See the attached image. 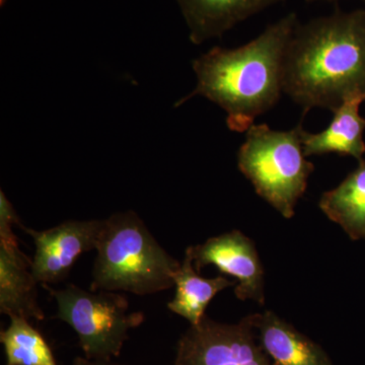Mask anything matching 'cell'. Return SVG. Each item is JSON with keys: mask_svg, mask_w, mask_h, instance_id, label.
<instances>
[{"mask_svg": "<svg viewBox=\"0 0 365 365\" xmlns=\"http://www.w3.org/2000/svg\"><path fill=\"white\" fill-rule=\"evenodd\" d=\"M6 365H57L51 348L29 319L11 317V324L0 333Z\"/></svg>", "mask_w": 365, "mask_h": 365, "instance_id": "9a60e30c", "label": "cell"}, {"mask_svg": "<svg viewBox=\"0 0 365 365\" xmlns=\"http://www.w3.org/2000/svg\"><path fill=\"white\" fill-rule=\"evenodd\" d=\"M190 31V40L201 44L222 37L235 25L284 0H176Z\"/></svg>", "mask_w": 365, "mask_h": 365, "instance_id": "9c48e42d", "label": "cell"}, {"mask_svg": "<svg viewBox=\"0 0 365 365\" xmlns=\"http://www.w3.org/2000/svg\"><path fill=\"white\" fill-rule=\"evenodd\" d=\"M177 290L174 299L168 304L173 313L179 314L191 324L198 325L211 300L225 288L234 287L237 281L220 275L215 278H203L194 268L193 262L185 256L181 267L174 277Z\"/></svg>", "mask_w": 365, "mask_h": 365, "instance_id": "5bb4252c", "label": "cell"}, {"mask_svg": "<svg viewBox=\"0 0 365 365\" xmlns=\"http://www.w3.org/2000/svg\"><path fill=\"white\" fill-rule=\"evenodd\" d=\"M57 302L55 318L76 331L86 359L112 360L122 351L131 329L143 323L144 314L129 312L128 300L115 292H88L74 284L63 289L43 285Z\"/></svg>", "mask_w": 365, "mask_h": 365, "instance_id": "5b68a950", "label": "cell"}, {"mask_svg": "<svg viewBox=\"0 0 365 365\" xmlns=\"http://www.w3.org/2000/svg\"><path fill=\"white\" fill-rule=\"evenodd\" d=\"M32 260L18 242H0V313L43 321L45 314L38 304V284L31 271Z\"/></svg>", "mask_w": 365, "mask_h": 365, "instance_id": "8fae6325", "label": "cell"}, {"mask_svg": "<svg viewBox=\"0 0 365 365\" xmlns=\"http://www.w3.org/2000/svg\"><path fill=\"white\" fill-rule=\"evenodd\" d=\"M307 2H317V1H328V2H336L339 1V0H306ZM362 1L365 2V0H362Z\"/></svg>", "mask_w": 365, "mask_h": 365, "instance_id": "ac0fdd59", "label": "cell"}, {"mask_svg": "<svg viewBox=\"0 0 365 365\" xmlns=\"http://www.w3.org/2000/svg\"><path fill=\"white\" fill-rule=\"evenodd\" d=\"M365 101V93L348 98L334 111L328 128L319 133H302V144L306 157L337 153L364 160L365 118L360 116L359 107Z\"/></svg>", "mask_w": 365, "mask_h": 365, "instance_id": "7c38bea8", "label": "cell"}, {"mask_svg": "<svg viewBox=\"0 0 365 365\" xmlns=\"http://www.w3.org/2000/svg\"><path fill=\"white\" fill-rule=\"evenodd\" d=\"M283 91L304 116L314 108L334 112L365 93V11L299 23L285 54Z\"/></svg>", "mask_w": 365, "mask_h": 365, "instance_id": "6da1fadb", "label": "cell"}, {"mask_svg": "<svg viewBox=\"0 0 365 365\" xmlns=\"http://www.w3.org/2000/svg\"><path fill=\"white\" fill-rule=\"evenodd\" d=\"M255 330L272 365H333L318 343L273 312L255 314Z\"/></svg>", "mask_w": 365, "mask_h": 365, "instance_id": "30bf717a", "label": "cell"}, {"mask_svg": "<svg viewBox=\"0 0 365 365\" xmlns=\"http://www.w3.org/2000/svg\"><path fill=\"white\" fill-rule=\"evenodd\" d=\"M104 220H67L49 230L24 227L35 242L31 264L34 278L48 285L66 280L74 263L86 252L97 248Z\"/></svg>", "mask_w": 365, "mask_h": 365, "instance_id": "52a82bcc", "label": "cell"}, {"mask_svg": "<svg viewBox=\"0 0 365 365\" xmlns=\"http://www.w3.org/2000/svg\"><path fill=\"white\" fill-rule=\"evenodd\" d=\"M319 207L353 241L365 240V158L344 181L321 196Z\"/></svg>", "mask_w": 365, "mask_h": 365, "instance_id": "4fadbf2b", "label": "cell"}, {"mask_svg": "<svg viewBox=\"0 0 365 365\" xmlns=\"http://www.w3.org/2000/svg\"><path fill=\"white\" fill-rule=\"evenodd\" d=\"M172 365H272L255 330V314L237 324L204 316L190 326L179 342Z\"/></svg>", "mask_w": 365, "mask_h": 365, "instance_id": "8992f818", "label": "cell"}, {"mask_svg": "<svg viewBox=\"0 0 365 365\" xmlns=\"http://www.w3.org/2000/svg\"><path fill=\"white\" fill-rule=\"evenodd\" d=\"M302 121L292 130H273L254 124L237 153V165L255 191L287 220L307 191L314 165L307 160Z\"/></svg>", "mask_w": 365, "mask_h": 365, "instance_id": "277c9868", "label": "cell"}, {"mask_svg": "<svg viewBox=\"0 0 365 365\" xmlns=\"http://www.w3.org/2000/svg\"><path fill=\"white\" fill-rule=\"evenodd\" d=\"M73 365H123L115 364L112 360H95L88 359L86 357H76L73 360Z\"/></svg>", "mask_w": 365, "mask_h": 365, "instance_id": "e0dca14e", "label": "cell"}, {"mask_svg": "<svg viewBox=\"0 0 365 365\" xmlns=\"http://www.w3.org/2000/svg\"><path fill=\"white\" fill-rule=\"evenodd\" d=\"M14 225L24 228L20 218L14 210L13 204L4 195V192H0V242H14L18 241L14 234Z\"/></svg>", "mask_w": 365, "mask_h": 365, "instance_id": "2e32d148", "label": "cell"}, {"mask_svg": "<svg viewBox=\"0 0 365 365\" xmlns=\"http://www.w3.org/2000/svg\"><path fill=\"white\" fill-rule=\"evenodd\" d=\"M91 290L155 294L174 287L181 263L158 244L133 211L104 220Z\"/></svg>", "mask_w": 365, "mask_h": 365, "instance_id": "3957f363", "label": "cell"}, {"mask_svg": "<svg viewBox=\"0 0 365 365\" xmlns=\"http://www.w3.org/2000/svg\"><path fill=\"white\" fill-rule=\"evenodd\" d=\"M197 272L215 265L220 272L237 280L235 294L240 300L265 304L264 269L254 242L240 230L211 237L204 244L190 246L185 252Z\"/></svg>", "mask_w": 365, "mask_h": 365, "instance_id": "ba28073f", "label": "cell"}, {"mask_svg": "<svg viewBox=\"0 0 365 365\" xmlns=\"http://www.w3.org/2000/svg\"><path fill=\"white\" fill-rule=\"evenodd\" d=\"M299 23L297 14H288L248 44L235 49L215 47L201 55L193 61L195 90L177 105L202 96L227 112L230 130L248 131L284 93L285 54Z\"/></svg>", "mask_w": 365, "mask_h": 365, "instance_id": "7a4b0ae2", "label": "cell"}]
</instances>
